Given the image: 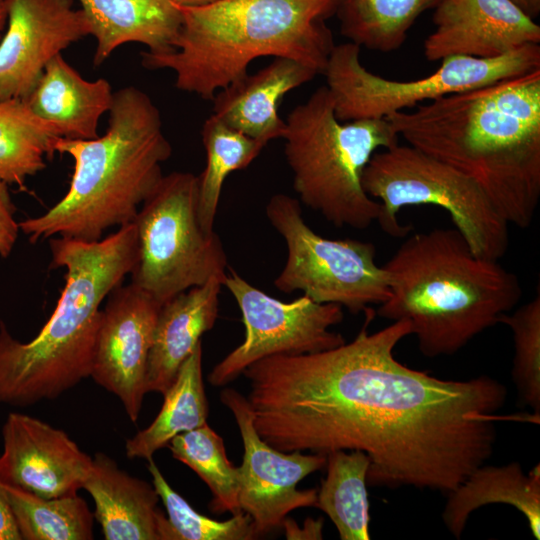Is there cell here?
I'll return each mask as SVG.
<instances>
[{"label":"cell","instance_id":"cell-8","mask_svg":"<svg viewBox=\"0 0 540 540\" xmlns=\"http://www.w3.org/2000/svg\"><path fill=\"white\" fill-rule=\"evenodd\" d=\"M365 192L381 204V229L404 237L397 219L406 206L431 204L445 209L475 255L499 260L509 245L508 223L482 188L452 166L399 142L375 152L362 173Z\"/></svg>","mask_w":540,"mask_h":540},{"label":"cell","instance_id":"cell-27","mask_svg":"<svg viewBox=\"0 0 540 540\" xmlns=\"http://www.w3.org/2000/svg\"><path fill=\"white\" fill-rule=\"evenodd\" d=\"M441 0H339L340 33L351 43L389 53L399 49L421 14Z\"/></svg>","mask_w":540,"mask_h":540},{"label":"cell","instance_id":"cell-19","mask_svg":"<svg viewBox=\"0 0 540 540\" xmlns=\"http://www.w3.org/2000/svg\"><path fill=\"white\" fill-rule=\"evenodd\" d=\"M318 73L311 67L283 57L254 74H246L220 89L213 97V115L228 126L267 144L282 138L286 122L279 117L283 96Z\"/></svg>","mask_w":540,"mask_h":540},{"label":"cell","instance_id":"cell-32","mask_svg":"<svg viewBox=\"0 0 540 540\" xmlns=\"http://www.w3.org/2000/svg\"><path fill=\"white\" fill-rule=\"evenodd\" d=\"M512 331V380L518 400L540 416V292L529 302L500 319Z\"/></svg>","mask_w":540,"mask_h":540},{"label":"cell","instance_id":"cell-12","mask_svg":"<svg viewBox=\"0 0 540 540\" xmlns=\"http://www.w3.org/2000/svg\"><path fill=\"white\" fill-rule=\"evenodd\" d=\"M223 286L240 308L245 337L212 368L208 374L212 386H225L265 357L315 353L346 342L340 333L330 330L343 321L340 305L318 303L304 294L284 302L251 285L232 269Z\"/></svg>","mask_w":540,"mask_h":540},{"label":"cell","instance_id":"cell-14","mask_svg":"<svg viewBox=\"0 0 540 540\" xmlns=\"http://www.w3.org/2000/svg\"><path fill=\"white\" fill-rule=\"evenodd\" d=\"M161 304L134 283L119 285L101 309L90 377L121 402L136 423Z\"/></svg>","mask_w":540,"mask_h":540},{"label":"cell","instance_id":"cell-37","mask_svg":"<svg viewBox=\"0 0 540 540\" xmlns=\"http://www.w3.org/2000/svg\"><path fill=\"white\" fill-rule=\"evenodd\" d=\"M7 24V7L5 0H0V38L1 33Z\"/></svg>","mask_w":540,"mask_h":540},{"label":"cell","instance_id":"cell-5","mask_svg":"<svg viewBox=\"0 0 540 540\" xmlns=\"http://www.w3.org/2000/svg\"><path fill=\"white\" fill-rule=\"evenodd\" d=\"M389 297L377 314L407 320L420 352L452 355L500 323L522 296L518 277L479 257L456 228L408 237L383 266Z\"/></svg>","mask_w":540,"mask_h":540},{"label":"cell","instance_id":"cell-25","mask_svg":"<svg viewBox=\"0 0 540 540\" xmlns=\"http://www.w3.org/2000/svg\"><path fill=\"white\" fill-rule=\"evenodd\" d=\"M326 466L314 506L330 518L340 539L369 540V457L360 450H337L327 454Z\"/></svg>","mask_w":540,"mask_h":540},{"label":"cell","instance_id":"cell-21","mask_svg":"<svg viewBox=\"0 0 540 540\" xmlns=\"http://www.w3.org/2000/svg\"><path fill=\"white\" fill-rule=\"evenodd\" d=\"M96 40L93 57L101 65L127 43L147 46V52L173 51L182 25L180 7L173 0H78Z\"/></svg>","mask_w":540,"mask_h":540},{"label":"cell","instance_id":"cell-6","mask_svg":"<svg viewBox=\"0 0 540 540\" xmlns=\"http://www.w3.org/2000/svg\"><path fill=\"white\" fill-rule=\"evenodd\" d=\"M339 0H216L179 6L173 51L141 53L146 69H169L175 86L212 100L263 56L290 58L323 73L336 45L326 19Z\"/></svg>","mask_w":540,"mask_h":540},{"label":"cell","instance_id":"cell-7","mask_svg":"<svg viewBox=\"0 0 540 540\" xmlns=\"http://www.w3.org/2000/svg\"><path fill=\"white\" fill-rule=\"evenodd\" d=\"M285 122L284 153L302 203L337 227L361 230L377 221L381 204L365 192L362 173L377 150L399 142L388 120L339 121L321 86Z\"/></svg>","mask_w":540,"mask_h":540},{"label":"cell","instance_id":"cell-13","mask_svg":"<svg viewBox=\"0 0 540 540\" xmlns=\"http://www.w3.org/2000/svg\"><path fill=\"white\" fill-rule=\"evenodd\" d=\"M220 400L232 412L244 447L238 467L239 506L250 516L256 537L261 536L281 527L292 510L315 505L317 490H298L297 485L326 466L327 455L275 449L257 433L247 398L226 388Z\"/></svg>","mask_w":540,"mask_h":540},{"label":"cell","instance_id":"cell-26","mask_svg":"<svg viewBox=\"0 0 540 540\" xmlns=\"http://www.w3.org/2000/svg\"><path fill=\"white\" fill-rule=\"evenodd\" d=\"M56 129L22 99L0 101V180L24 187L55 154Z\"/></svg>","mask_w":540,"mask_h":540},{"label":"cell","instance_id":"cell-22","mask_svg":"<svg viewBox=\"0 0 540 540\" xmlns=\"http://www.w3.org/2000/svg\"><path fill=\"white\" fill-rule=\"evenodd\" d=\"M113 94L106 79H84L59 54L47 63L24 101L60 138L93 139L99 135V121L109 112Z\"/></svg>","mask_w":540,"mask_h":540},{"label":"cell","instance_id":"cell-15","mask_svg":"<svg viewBox=\"0 0 540 540\" xmlns=\"http://www.w3.org/2000/svg\"><path fill=\"white\" fill-rule=\"evenodd\" d=\"M7 24L0 41V101L24 100L47 63L90 35L74 0H5Z\"/></svg>","mask_w":540,"mask_h":540},{"label":"cell","instance_id":"cell-2","mask_svg":"<svg viewBox=\"0 0 540 540\" xmlns=\"http://www.w3.org/2000/svg\"><path fill=\"white\" fill-rule=\"evenodd\" d=\"M385 119L408 145L473 179L508 224H531L540 199V68Z\"/></svg>","mask_w":540,"mask_h":540},{"label":"cell","instance_id":"cell-3","mask_svg":"<svg viewBox=\"0 0 540 540\" xmlns=\"http://www.w3.org/2000/svg\"><path fill=\"white\" fill-rule=\"evenodd\" d=\"M51 268H64V287L51 316L28 342L0 319V404L54 400L90 377L101 304L122 284L138 252L134 222L98 241L49 239Z\"/></svg>","mask_w":540,"mask_h":540},{"label":"cell","instance_id":"cell-30","mask_svg":"<svg viewBox=\"0 0 540 540\" xmlns=\"http://www.w3.org/2000/svg\"><path fill=\"white\" fill-rule=\"evenodd\" d=\"M173 458L192 469L212 493L210 508L232 515L240 509L239 469L228 459L223 439L207 424L178 434L167 446Z\"/></svg>","mask_w":540,"mask_h":540},{"label":"cell","instance_id":"cell-23","mask_svg":"<svg viewBox=\"0 0 540 540\" xmlns=\"http://www.w3.org/2000/svg\"><path fill=\"white\" fill-rule=\"evenodd\" d=\"M508 504L526 518L533 536L540 539V465L526 474L518 462L502 466L481 465L454 490L442 518L447 529L459 539L469 516L489 504Z\"/></svg>","mask_w":540,"mask_h":540},{"label":"cell","instance_id":"cell-20","mask_svg":"<svg viewBox=\"0 0 540 540\" xmlns=\"http://www.w3.org/2000/svg\"><path fill=\"white\" fill-rule=\"evenodd\" d=\"M222 286V281L212 278L162 304L148 357L147 393L163 395L201 336L214 327Z\"/></svg>","mask_w":540,"mask_h":540},{"label":"cell","instance_id":"cell-35","mask_svg":"<svg viewBox=\"0 0 540 540\" xmlns=\"http://www.w3.org/2000/svg\"><path fill=\"white\" fill-rule=\"evenodd\" d=\"M532 19L540 14V0H511Z\"/></svg>","mask_w":540,"mask_h":540},{"label":"cell","instance_id":"cell-16","mask_svg":"<svg viewBox=\"0 0 540 540\" xmlns=\"http://www.w3.org/2000/svg\"><path fill=\"white\" fill-rule=\"evenodd\" d=\"M0 481L40 497L73 495L82 489L92 457L69 435L36 417L10 412L2 425Z\"/></svg>","mask_w":540,"mask_h":540},{"label":"cell","instance_id":"cell-11","mask_svg":"<svg viewBox=\"0 0 540 540\" xmlns=\"http://www.w3.org/2000/svg\"><path fill=\"white\" fill-rule=\"evenodd\" d=\"M266 216L287 247L284 267L274 280L278 290L302 291L315 302L355 314L388 299L387 273L376 263L374 244L320 236L305 222L299 200L286 194L269 199Z\"/></svg>","mask_w":540,"mask_h":540},{"label":"cell","instance_id":"cell-34","mask_svg":"<svg viewBox=\"0 0 540 540\" xmlns=\"http://www.w3.org/2000/svg\"><path fill=\"white\" fill-rule=\"evenodd\" d=\"M0 540H21L9 505L5 485L0 481Z\"/></svg>","mask_w":540,"mask_h":540},{"label":"cell","instance_id":"cell-33","mask_svg":"<svg viewBox=\"0 0 540 540\" xmlns=\"http://www.w3.org/2000/svg\"><path fill=\"white\" fill-rule=\"evenodd\" d=\"M16 206L8 184L0 180V256L8 257L18 238L19 222L15 219Z\"/></svg>","mask_w":540,"mask_h":540},{"label":"cell","instance_id":"cell-17","mask_svg":"<svg viewBox=\"0 0 540 540\" xmlns=\"http://www.w3.org/2000/svg\"><path fill=\"white\" fill-rule=\"evenodd\" d=\"M423 43L430 62L452 56L496 58L540 44V26L511 0H441Z\"/></svg>","mask_w":540,"mask_h":540},{"label":"cell","instance_id":"cell-29","mask_svg":"<svg viewBox=\"0 0 540 540\" xmlns=\"http://www.w3.org/2000/svg\"><path fill=\"white\" fill-rule=\"evenodd\" d=\"M21 540H91L94 513L77 493L44 498L5 485Z\"/></svg>","mask_w":540,"mask_h":540},{"label":"cell","instance_id":"cell-1","mask_svg":"<svg viewBox=\"0 0 540 540\" xmlns=\"http://www.w3.org/2000/svg\"><path fill=\"white\" fill-rule=\"evenodd\" d=\"M364 313L349 343L243 371L254 427L282 452L363 451L370 485L449 493L491 457L507 388L487 375L446 380L402 364L394 349L410 322L370 333L375 312Z\"/></svg>","mask_w":540,"mask_h":540},{"label":"cell","instance_id":"cell-31","mask_svg":"<svg viewBox=\"0 0 540 540\" xmlns=\"http://www.w3.org/2000/svg\"><path fill=\"white\" fill-rule=\"evenodd\" d=\"M147 461L152 484L165 506L175 540H250L256 538L249 515L240 512L226 521H218L200 514L169 485L153 458Z\"/></svg>","mask_w":540,"mask_h":540},{"label":"cell","instance_id":"cell-36","mask_svg":"<svg viewBox=\"0 0 540 540\" xmlns=\"http://www.w3.org/2000/svg\"><path fill=\"white\" fill-rule=\"evenodd\" d=\"M179 6H201L216 0H173Z\"/></svg>","mask_w":540,"mask_h":540},{"label":"cell","instance_id":"cell-4","mask_svg":"<svg viewBox=\"0 0 540 540\" xmlns=\"http://www.w3.org/2000/svg\"><path fill=\"white\" fill-rule=\"evenodd\" d=\"M108 113L103 135L56 141L55 153L72 158L73 173L54 206L19 222L31 243L56 236L98 241L107 229L132 223L163 177L161 164L172 147L151 98L137 87L121 88Z\"/></svg>","mask_w":540,"mask_h":540},{"label":"cell","instance_id":"cell-10","mask_svg":"<svg viewBox=\"0 0 540 540\" xmlns=\"http://www.w3.org/2000/svg\"><path fill=\"white\" fill-rule=\"evenodd\" d=\"M540 68V44H528L505 55L481 59L452 56L428 76L396 81L370 72L360 61V47L335 45L322 74L326 77L336 118L341 122L385 119L424 101L483 87Z\"/></svg>","mask_w":540,"mask_h":540},{"label":"cell","instance_id":"cell-28","mask_svg":"<svg viewBox=\"0 0 540 540\" xmlns=\"http://www.w3.org/2000/svg\"><path fill=\"white\" fill-rule=\"evenodd\" d=\"M202 142L206 166L198 176L197 213L202 229L213 233L226 177L248 167L266 144L228 126L213 114L203 124Z\"/></svg>","mask_w":540,"mask_h":540},{"label":"cell","instance_id":"cell-24","mask_svg":"<svg viewBox=\"0 0 540 540\" xmlns=\"http://www.w3.org/2000/svg\"><path fill=\"white\" fill-rule=\"evenodd\" d=\"M163 397L162 407L152 423L126 440L127 458L148 460L178 434L207 423L209 409L202 377L201 342L182 363Z\"/></svg>","mask_w":540,"mask_h":540},{"label":"cell","instance_id":"cell-9","mask_svg":"<svg viewBox=\"0 0 540 540\" xmlns=\"http://www.w3.org/2000/svg\"><path fill=\"white\" fill-rule=\"evenodd\" d=\"M197 201L198 176L174 171L163 175L133 221L138 252L131 282L161 305L212 278H226L222 241L202 229Z\"/></svg>","mask_w":540,"mask_h":540},{"label":"cell","instance_id":"cell-18","mask_svg":"<svg viewBox=\"0 0 540 540\" xmlns=\"http://www.w3.org/2000/svg\"><path fill=\"white\" fill-rule=\"evenodd\" d=\"M82 489L94 501L106 540H175L153 484L131 476L105 453L92 457Z\"/></svg>","mask_w":540,"mask_h":540}]
</instances>
